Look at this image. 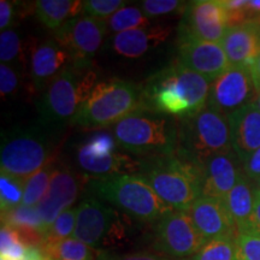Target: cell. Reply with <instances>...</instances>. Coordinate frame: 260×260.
Instances as JSON below:
<instances>
[{
	"mask_svg": "<svg viewBox=\"0 0 260 260\" xmlns=\"http://www.w3.org/2000/svg\"><path fill=\"white\" fill-rule=\"evenodd\" d=\"M118 147L141 159L167 157L176 153L180 124L171 117L140 110L112 128Z\"/></svg>",
	"mask_w": 260,
	"mask_h": 260,
	"instance_id": "1",
	"label": "cell"
},
{
	"mask_svg": "<svg viewBox=\"0 0 260 260\" xmlns=\"http://www.w3.org/2000/svg\"><path fill=\"white\" fill-rule=\"evenodd\" d=\"M140 174L174 211H187L201 197V168L177 152L167 157L142 159Z\"/></svg>",
	"mask_w": 260,
	"mask_h": 260,
	"instance_id": "2",
	"label": "cell"
},
{
	"mask_svg": "<svg viewBox=\"0 0 260 260\" xmlns=\"http://www.w3.org/2000/svg\"><path fill=\"white\" fill-rule=\"evenodd\" d=\"M140 110H145L141 87L111 79L95 84L71 123L84 128H106Z\"/></svg>",
	"mask_w": 260,
	"mask_h": 260,
	"instance_id": "3",
	"label": "cell"
},
{
	"mask_svg": "<svg viewBox=\"0 0 260 260\" xmlns=\"http://www.w3.org/2000/svg\"><path fill=\"white\" fill-rule=\"evenodd\" d=\"M90 188L100 199L115 205L140 222H159L174 211L158 197L141 174L95 178Z\"/></svg>",
	"mask_w": 260,
	"mask_h": 260,
	"instance_id": "4",
	"label": "cell"
},
{
	"mask_svg": "<svg viewBox=\"0 0 260 260\" xmlns=\"http://www.w3.org/2000/svg\"><path fill=\"white\" fill-rule=\"evenodd\" d=\"M92 70L69 65L48 83L38 103L40 121L47 126H61L73 122L83 103L95 87Z\"/></svg>",
	"mask_w": 260,
	"mask_h": 260,
	"instance_id": "5",
	"label": "cell"
},
{
	"mask_svg": "<svg viewBox=\"0 0 260 260\" xmlns=\"http://www.w3.org/2000/svg\"><path fill=\"white\" fill-rule=\"evenodd\" d=\"M228 118L209 106L191 117L181 118L177 153L204 164L214 155L233 152Z\"/></svg>",
	"mask_w": 260,
	"mask_h": 260,
	"instance_id": "6",
	"label": "cell"
},
{
	"mask_svg": "<svg viewBox=\"0 0 260 260\" xmlns=\"http://www.w3.org/2000/svg\"><path fill=\"white\" fill-rule=\"evenodd\" d=\"M50 147L44 136L15 130L3 136L0 148L2 171L27 181L48 164Z\"/></svg>",
	"mask_w": 260,
	"mask_h": 260,
	"instance_id": "7",
	"label": "cell"
},
{
	"mask_svg": "<svg viewBox=\"0 0 260 260\" xmlns=\"http://www.w3.org/2000/svg\"><path fill=\"white\" fill-rule=\"evenodd\" d=\"M116 147L113 136L99 134L80 146L77 149V161L84 171L95 178L140 174L144 165L142 159H133L117 151Z\"/></svg>",
	"mask_w": 260,
	"mask_h": 260,
	"instance_id": "8",
	"label": "cell"
},
{
	"mask_svg": "<svg viewBox=\"0 0 260 260\" xmlns=\"http://www.w3.org/2000/svg\"><path fill=\"white\" fill-rule=\"evenodd\" d=\"M107 31L106 21L81 14L56 30L54 39L69 52L73 65L89 69Z\"/></svg>",
	"mask_w": 260,
	"mask_h": 260,
	"instance_id": "9",
	"label": "cell"
},
{
	"mask_svg": "<svg viewBox=\"0 0 260 260\" xmlns=\"http://www.w3.org/2000/svg\"><path fill=\"white\" fill-rule=\"evenodd\" d=\"M206 240L198 232L186 211H171L159 220L155 248L174 258L194 256Z\"/></svg>",
	"mask_w": 260,
	"mask_h": 260,
	"instance_id": "10",
	"label": "cell"
},
{
	"mask_svg": "<svg viewBox=\"0 0 260 260\" xmlns=\"http://www.w3.org/2000/svg\"><path fill=\"white\" fill-rule=\"evenodd\" d=\"M256 87L251 69L230 65L211 82L207 106L228 117L247 104L254 103Z\"/></svg>",
	"mask_w": 260,
	"mask_h": 260,
	"instance_id": "11",
	"label": "cell"
},
{
	"mask_svg": "<svg viewBox=\"0 0 260 260\" xmlns=\"http://www.w3.org/2000/svg\"><path fill=\"white\" fill-rule=\"evenodd\" d=\"M228 29L229 17L222 0H198L187 5L180 32L220 44Z\"/></svg>",
	"mask_w": 260,
	"mask_h": 260,
	"instance_id": "12",
	"label": "cell"
},
{
	"mask_svg": "<svg viewBox=\"0 0 260 260\" xmlns=\"http://www.w3.org/2000/svg\"><path fill=\"white\" fill-rule=\"evenodd\" d=\"M177 53L182 65L211 81L230 68L222 44L200 40L184 32L178 35Z\"/></svg>",
	"mask_w": 260,
	"mask_h": 260,
	"instance_id": "13",
	"label": "cell"
},
{
	"mask_svg": "<svg viewBox=\"0 0 260 260\" xmlns=\"http://www.w3.org/2000/svg\"><path fill=\"white\" fill-rule=\"evenodd\" d=\"M145 110L169 117H190V107L170 67L152 76L142 88Z\"/></svg>",
	"mask_w": 260,
	"mask_h": 260,
	"instance_id": "14",
	"label": "cell"
},
{
	"mask_svg": "<svg viewBox=\"0 0 260 260\" xmlns=\"http://www.w3.org/2000/svg\"><path fill=\"white\" fill-rule=\"evenodd\" d=\"M118 224L117 213L94 198L83 200L77 206L74 236L87 246L96 248L109 237Z\"/></svg>",
	"mask_w": 260,
	"mask_h": 260,
	"instance_id": "15",
	"label": "cell"
},
{
	"mask_svg": "<svg viewBox=\"0 0 260 260\" xmlns=\"http://www.w3.org/2000/svg\"><path fill=\"white\" fill-rule=\"evenodd\" d=\"M186 212L206 241L213 239H236L237 229L225 200L200 197Z\"/></svg>",
	"mask_w": 260,
	"mask_h": 260,
	"instance_id": "16",
	"label": "cell"
},
{
	"mask_svg": "<svg viewBox=\"0 0 260 260\" xmlns=\"http://www.w3.org/2000/svg\"><path fill=\"white\" fill-rule=\"evenodd\" d=\"M79 181L67 168H58L52 175L50 187L37 209L44 223L45 235L61 212L71 209L79 195Z\"/></svg>",
	"mask_w": 260,
	"mask_h": 260,
	"instance_id": "17",
	"label": "cell"
},
{
	"mask_svg": "<svg viewBox=\"0 0 260 260\" xmlns=\"http://www.w3.org/2000/svg\"><path fill=\"white\" fill-rule=\"evenodd\" d=\"M237 160L233 151L214 155L201 164V197L225 199L243 172L237 167Z\"/></svg>",
	"mask_w": 260,
	"mask_h": 260,
	"instance_id": "18",
	"label": "cell"
},
{
	"mask_svg": "<svg viewBox=\"0 0 260 260\" xmlns=\"http://www.w3.org/2000/svg\"><path fill=\"white\" fill-rule=\"evenodd\" d=\"M233 149L242 164L260 148V110L254 103L247 104L226 117Z\"/></svg>",
	"mask_w": 260,
	"mask_h": 260,
	"instance_id": "19",
	"label": "cell"
},
{
	"mask_svg": "<svg viewBox=\"0 0 260 260\" xmlns=\"http://www.w3.org/2000/svg\"><path fill=\"white\" fill-rule=\"evenodd\" d=\"M222 46L232 67L251 68L260 54V27L245 23L229 27Z\"/></svg>",
	"mask_w": 260,
	"mask_h": 260,
	"instance_id": "20",
	"label": "cell"
},
{
	"mask_svg": "<svg viewBox=\"0 0 260 260\" xmlns=\"http://www.w3.org/2000/svg\"><path fill=\"white\" fill-rule=\"evenodd\" d=\"M73 64L71 57L56 39H50L35 48L30 61V74L38 89L46 88L57 75Z\"/></svg>",
	"mask_w": 260,
	"mask_h": 260,
	"instance_id": "21",
	"label": "cell"
},
{
	"mask_svg": "<svg viewBox=\"0 0 260 260\" xmlns=\"http://www.w3.org/2000/svg\"><path fill=\"white\" fill-rule=\"evenodd\" d=\"M171 29L164 25L145 27L113 35L112 48L117 54L126 58H139L167 40Z\"/></svg>",
	"mask_w": 260,
	"mask_h": 260,
	"instance_id": "22",
	"label": "cell"
},
{
	"mask_svg": "<svg viewBox=\"0 0 260 260\" xmlns=\"http://www.w3.org/2000/svg\"><path fill=\"white\" fill-rule=\"evenodd\" d=\"M169 67H170L175 80H176L182 93L186 98L187 103L189 104L190 117L206 109L209 105L211 82L212 81L206 79L203 75L188 69L178 60H175Z\"/></svg>",
	"mask_w": 260,
	"mask_h": 260,
	"instance_id": "23",
	"label": "cell"
},
{
	"mask_svg": "<svg viewBox=\"0 0 260 260\" xmlns=\"http://www.w3.org/2000/svg\"><path fill=\"white\" fill-rule=\"evenodd\" d=\"M255 191H253L249 178L242 172L235 187L226 195V207L235 222L237 233L252 229V217L254 210Z\"/></svg>",
	"mask_w": 260,
	"mask_h": 260,
	"instance_id": "24",
	"label": "cell"
},
{
	"mask_svg": "<svg viewBox=\"0 0 260 260\" xmlns=\"http://www.w3.org/2000/svg\"><path fill=\"white\" fill-rule=\"evenodd\" d=\"M84 2L80 0H39L35 3V15L48 29L60 27L83 12Z\"/></svg>",
	"mask_w": 260,
	"mask_h": 260,
	"instance_id": "25",
	"label": "cell"
},
{
	"mask_svg": "<svg viewBox=\"0 0 260 260\" xmlns=\"http://www.w3.org/2000/svg\"><path fill=\"white\" fill-rule=\"evenodd\" d=\"M41 249L48 260H96L93 249L75 237L48 241Z\"/></svg>",
	"mask_w": 260,
	"mask_h": 260,
	"instance_id": "26",
	"label": "cell"
},
{
	"mask_svg": "<svg viewBox=\"0 0 260 260\" xmlns=\"http://www.w3.org/2000/svg\"><path fill=\"white\" fill-rule=\"evenodd\" d=\"M149 18L144 14L140 6H124L121 10L113 14L109 19H106V24L109 30L113 34L133 30V29L148 27Z\"/></svg>",
	"mask_w": 260,
	"mask_h": 260,
	"instance_id": "27",
	"label": "cell"
},
{
	"mask_svg": "<svg viewBox=\"0 0 260 260\" xmlns=\"http://www.w3.org/2000/svg\"><path fill=\"white\" fill-rule=\"evenodd\" d=\"M54 170L56 169H54L53 165L48 162L46 167H44L41 170L35 172L32 176H30L25 181L22 205L29 207H37L40 204V201L44 199V197L47 193Z\"/></svg>",
	"mask_w": 260,
	"mask_h": 260,
	"instance_id": "28",
	"label": "cell"
},
{
	"mask_svg": "<svg viewBox=\"0 0 260 260\" xmlns=\"http://www.w3.org/2000/svg\"><path fill=\"white\" fill-rule=\"evenodd\" d=\"M25 180L8 172H0V206L2 213L21 206L23 201Z\"/></svg>",
	"mask_w": 260,
	"mask_h": 260,
	"instance_id": "29",
	"label": "cell"
},
{
	"mask_svg": "<svg viewBox=\"0 0 260 260\" xmlns=\"http://www.w3.org/2000/svg\"><path fill=\"white\" fill-rule=\"evenodd\" d=\"M2 220L3 225L12 229H37L45 234L44 223L37 207L21 205L14 210L2 213Z\"/></svg>",
	"mask_w": 260,
	"mask_h": 260,
	"instance_id": "30",
	"label": "cell"
},
{
	"mask_svg": "<svg viewBox=\"0 0 260 260\" xmlns=\"http://www.w3.org/2000/svg\"><path fill=\"white\" fill-rule=\"evenodd\" d=\"M236 245L235 239L223 237L213 239L205 242L190 260H235Z\"/></svg>",
	"mask_w": 260,
	"mask_h": 260,
	"instance_id": "31",
	"label": "cell"
},
{
	"mask_svg": "<svg viewBox=\"0 0 260 260\" xmlns=\"http://www.w3.org/2000/svg\"><path fill=\"white\" fill-rule=\"evenodd\" d=\"M235 260H260V233L254 229L239 232L235 239Z\"/></svg>",
	"mask_w": 260,
	"mask_h": 260,
	"instance_id": "32",
	"label": "cell"
},
{
	"mask_svg": "<svg viewBox=\"0 0 260 260\" xmlns=\"http://www.w3.org/2000/svg\"><path fill=\"white\" fill-rule=\"evenodd\" d=\"M76 218L77 207H71V209L61 212L48 229L46 235H45L46 236V242L70 239L71 236H74Z\"/></svg>",
	"mask_w": 260,
	"mask_h": 260,
	"instance_id": "33",
	"label": "cell"
},
{
	"mask_svg": "<svg viewBox=\"0 0 260 260\" xmlns=\"http://www.w3.org/2000/svg\"><path fill=\"white\" fill-rule=\"evenodd\" d=\"M0 241H2V260H24L27 247L19 242L15 229L2 225Z\"/></svg>",
	"mask_w": 260,
	"mask_h": 260,
	"instance_id": "34",
	"label": "cell"
},
{
	"mask_svg": "<svg viewBox=\"0 0 260 260\" xmlns=\"http://www.w3.org/2000/svg\"><path fill=\"white\" fill-rule=\"evenodd\" d=\"M144 14L151 19L159 16L175 14L178 11H186L187 3L178 0H145L140 3Z\"/></svg>",
	"mask_w": 260,
	"mask_h": 260,
	"instance_id": "35",
	"label": "cell"
},
{
	"mask_svg": "<svg viewBox=\"0 0 260 260\" xmlns=\"http://www.w3.org/2000/svg\"><path fill=\"white\" fill-rule=\"evenodd\" d=\"M125 4L126 2L123 0H88L84 2L82 14L106 21L118 10L124 8Z\"/></svg>",
	"mask_w": 260,
	"mask_h": 260,
	"instance_id": "36",
	"label": "cell"
},
{
	"mask_svg": "<svg viewBox=\"0 0 260 260\" xmlns=\"http://www.w3.org/2000/svg\"><path fill=\"white\" fill-rule=\"evenodd\" d=\"M21 53V40L18 34L12 29L2 31L0 34V60L2 64L14 61Z\"/></svg>",
	"mask_w": 260,
	"mask_h": 260,
	"instance_id": "37",
	"label": "cell"
},
{
	"mask_svg": "<svg viewBox=\"0 0 260 260\" xmlns=\"http://www.w3.org/2000/svg\"><path fill=\"white\" fill-rule=\"evenodd\" d=\"M17 73L8 64L0 65V92L3 96H8L17 89Z\"/></svg>",
	"mask_w": 260,
	"mask_h": 260,
	"instance_id": "38",
	"label": "cell"
},
{
	"mask_svg": "<svg viewBox=\"0 0 260 260\" xmlns=\"http://www.w3.org/2000/svg\"><path fill=\"white\" fill-rule=\"evenodd\" d=\"M243 172L249 180L260 181V148L254 153L249 155V158L243 162Z\"/></svg>",
	"mask_w": 260,
	"mask_h": 260,
	"instance_id": "39",
	"label": "cell"
},
{
	"mask_svg": "<svg viewBox=\"0 0 260 260\" xmlns=\"http://www.w3.org/2000/svg\"><path fill=\"white\" fill-rule=\"evenodd\" d=\"M96 260H168L160 256L153 255L147 252H139V253H128V254H100Z\"/></svg>",
	"mask_w": 260,
	"mask_h": 260,
	"instance_id": "40",
	"label": "cell"
},
{
	"mask_svg": "<svg viewBox=\"0 0 260 260\" xmlns=\"http://www.w3.org/2000/svg\"><path fill=\"white\" fill-rule=\"evenodd\" d=\"M14 18V4L8 0L0 2V29L2 31L8 30Z\"/></svg>",
	"mask_w": 260,
	"mask_h": 260,
	"instance_id": "41",
	"label": "cell"
},
{
	"mask_svg": "<svg viewBox=\"0 0 260 260\" xmlns=\"http://www.w3.org/2000/svg\"><path fill=\"white\" fill-rule=\"evenodd\" d=\"M252 229L260 233V198L256 194L254 199V210H253L252 217Z\"/></svg>",
	"mask_w": 260,
	"mask_h": 260,
	"instance_id": "42",
	"label": "cell"
},
{
	"mask_svg": "<svg viewBox=\"0 0 260 260\" xmlns=\"http://www.w3.org/2000/svg\"><path fill=\"white\" fill-rule=\"evenodd\" d=\"M249 69H251V73H252L253 80H254L256 90H259L260 89V54H259V57L256 58L254 64H253Z\"/></svg>",
	"mask_w": 260,
	"mask_h": 260,
	"instance_id": "43",
	"label": "cell"
},
{
	"mask_svg": "<svg viewBox=\"0 0 260 260\" xmlns=\"http://www.w3.org/2000/svg\"><path fill=\"white\" fill-rule=\"evenodd\" d=\"M254 104L256 106H258V109L260 110V89L256 90V95H255V99H254Z\"/></svg>",
	"mask_w": 260,
	"mask_h": 260,
	"instance_id": "44",
	"label": "cell"
},
{
	"mask_svg": "<svg viewBox=\"0 0 260 260\" xmlns=\"http://www.w3.org/2000/svg\"><path fill=\"white\" fill-rule=\"evenodd\" d=\"M255 194H256V195H258V197L260 198V181L258 182V189H256V190H255Z\"/></svg>",
	"mask_w": 260,
	"mask_h": 260,
	"instance_id": "45",
	"label": "cell"
},
{
	"mask_svg": "<svg viewBox=\"0 0 260 260\" xmlns=\"http://www.w3.org/2000/svg\"><path fill=\"white\" fill-rule=\"evenodd\" d=\"M168 260H171V259H168Z\"/></svg>",
	"mask_w": 260,
	"mask_h": 260,
	"instance_id": "46",
	"label": "cell"
}]
</instances>
